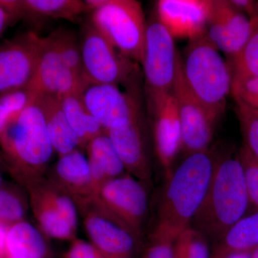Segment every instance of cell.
<instances>
[{
  "label": "cell",
  "instance_id": "obj_8",
  "mask_svg": "<svg viewBox=\"0 0 258 258\" xmlns=\"http://www.w3.org/2000/svg\"><path fill=\"white\" fill-rule=\"evenodd\" d=\"M96 200L139 240L149 209L147 190L143 181L126 173L106 181Z\"/></svg>",
  "mask_w": 258,
  "mask_h": 258
},
{
  "label": "cell",
  "instance_id": "obj_9",
  "mask_svg": "<svg viewBox=\"0 0 258 258\" xmlns=\"http://www.w3.org/2000/svg\"><path fill=\"white\" fill-rule=\"evenodd\" d=\"M90 242L105 258H136L138 239L96 201L77 206Z\"/></svg>",
  "mask_w": 258,
  "mask_h": 258
},
{
  "label": "cell",
  "instance_id": "obj_37",
  "mask_svg": "<svg viewBox=\"0 0 258 258\" xmlns=\"http://www.w3.org/2000/svg\"><path fill=\"white\" fill-rule=\"evenodd\" d=\"M18 21V19L15 18V15L10 13L0 1V38L6 31L7 29Z\"/></svg>",
  "mask_w": 258,
  "mask_h": 258
},
{
  "label": "cell",
  "instance_id": "obj_13",
  "mask_svg": "<svg viewBox=\"0 0 258 258\" xmlns=\"http://www.w3.org/2000/svg\"><path fill=\"white\" fill-rule=\"evenodd\" d=\"M42 41L43 37L29 31L0 42V93L31 82Z\"/></svg>",
  "mask_w": 258,
  "mask_h": 258
},
{
  "label": "cell",
  "instance_id": "obj_28",
  "mask_svg": "<svg viewBox=\"0 0 258 258\" xmlns=\"http://www.w3.org/2000/svg\"><path fill=\"white\" fill-rule=\"evenodd\" d=\"M253 32L242 50L231 60L232 77H258V18L251 20Z\"/></svg>",
  "mask_w": 258,
  "mask_h": 258
},
{
  "label": "cell",
  "instance_id": "obj_27",
  "mask_svg": "<svg viewBox=\"0 0 258 258\" xmlns=\"http://www.w3.org/2000/svg\"><path fill=\"white\" fill-rule=\"evenodd\" d=\"M50 35L64 63L85 80L80 38L69 29L60 28Z\"/></svg>",
  "mask_w": 258,
  "mask_h": 258
},
{
  "label": "cell",
  "instance_id": "obj_1",
  "mask_svg": "<svg viewBox=\"0 0 258 258\" xmlns=\"http://www.w3.org/2000/svg\"><path fill=\"white\" fill-rule=\"evenodd\" d=\"M215 157L209 152L186 156L166 179L151 239L174 242L191 226L211 179Z\"/></svg>",
  "mask_w": 258,
  "mask_h": 258
},
{
  "label": "cell",
  "instance_id": "obj_34",
  "mask_svg": "<svg viewBox=\"0 0 258 258\" xmlns=\"http://www.w3.org/2000/svg\"><path fill=\"white\" fill-rule=\"evenodd\" d=\"M64 258H105L92 243L87 241L75 239L71 242Z\"/></svg>",
  "mask_w": 258,
  "mask_h": 258
},
{
  "label": "cell",
  "instance_id": "obj_15",
  "mask_svg": "<svg viewBox=\"0 0 258 258\" xmlns=\"http://www.w3.org/2000/svg\"><path fill=\"white\" fill-rule=\"evenodd\" d=\"M106 134L126 172L144 183L149 182L152 171L144 136L142 110L132 116L115 120Z\"/></svg>",
  "mask_w": 258,
  "mask_h": 258
},
{
  "label": "cell",
  "instance_id": "obj_12",
  "mask_svg": "<svg viewBox=\"0 0 258 258\" xmlns=\"http://www.w3.org/2000/svg\"><path fill=\"white\" fill-rule=\"evenodd\" d=\"M147 101L153 120L156 154L167 179L181 147V126L175 98L171 91L147 95Z\"/></svg>",
  "mask_w": 258,
  "mask_h": 258
},
{
  "label": "cell",
  "instance_id": "obj_25",
  "mask_svg": "<svg viewBox=\"0 0 258 258\" xmlns=\"http://www.w3.org/2000/svg\"><path fill=\"white\" fill-rule=\"evenodd\" d=\"M83 93H71L60 98L61 106L71 128L79 139L81 149L104 130L88 111L83 101Z\"/></svg>",
  "mask_w": 258,
  "mask_h": 258
},
{
  "label": "cell",
  "instance_id": "obj_43",
  "mask_svg": "<svg viewBox=\"0 0 258 258\" xmlns=\"http://www.w3.org/2000/svg\"><path fill=\"white\" fill-rule=\"evenodd\" d=\"M0 158H1V159H3V160H4V159H3V154H2V152H0Z\"/></svg>",
  "mask_w": 258,
  "mask_h": 258
},
{
  "label": "cell",
  "instance_id": "obj_3",
  "mask_svg": "<svg viewBox=\"0 0 258 258\" xmlns=\"http://www.w3.org/2000/svg\"><path fill=\"white\" fill-rule=\"evenodd\" d=\"M0 147L4 161L23 184L46 174L55 151L36 97L0 135Z\"/></svg>",
  "mask_w": 258,
  "mask_h": 258
},
{
  "label": "cell",
  "instance_id": "obj_32",
  "mask_svg": "<svg viewBox=\"0 0 258 258\" xmlns=\"http://www.w3.org/2000/svg\"><path fill=\"white\" fill-rule=\"evenodd\" d=\"M249 205L258 210V160L242 145L238 152Z\"/></svg>",
  "mask_w": 258,
  "mask_h": 258
},
{
  "label": "cell",
  "instance_id": "obj_10",
  "mask_svg": "<svg viewBox=\"0 0 258 258\" xmlns=\"http://www.w3.org/2000/svg\"><path fill=\"white\" fill-rule=\"evenodd\" d=\"M171 91L175 98L181 123V150L186 156L208 151L216 123L210 118L185 82L181 68V56L179 52Z\"/></svg>",
  "mask_w": 258,
  "mask_h": 258
},
{
  "label": "cell",
  "instance_id": "obj_36",
  "mask_svg": "<svg viewBox=\"0 0 258 258\" xmlns=\"http://www.w3.org/2000/svg\"><path fill=\"white\" fill-rule=\"evenodd\" d=\"M231 4L241 13L247 15L250 20L258 18L254 0H230Z\"/></svg>",
  "mask_w": 258,
  "mask_h": 258
},
{
  "label": "cell",
  "instance_id": "obj_26",
  "mask_svg": "<svg viewBox=\"0 0 258 258\" xmlns=\"http://www.w3.org/2000/svg\"><path fill=\"white\" fill-rule=\"evenodd\" d=\"M36 96L37 93L29 84L0 93V135L20 116Z\"/></svg>",
  "mask_w": 258,
  "mask_h": 258
},
{
  "label": "cell",
  "instance_id": "obj_30",
  "mask_svg": "<svg viewBox=\"0 0 258 258\" xmlns=\"http://www.w3.org/2000/svg\"><path fill=\"white\" fill-rule=\"evenodd\" d=\"M26 200L15 190L0 186V222L23 221L28 210Z\"/></svg>",
  "mask_w": 258,
  "mask_h": 258
},
{
  "label": "cell",
  "instance_id": "obj_11",
  "mask_svg": "<svg viewBox=\"0 0 258 258\" xmlns=\"http://www.w3.org/2000/svg\"><path fill=\"white\" fill-rule=\"evenodd\" d=\"M174 40L157 16L147 23L142 63L146 95L169 92L172 90L178 54Z\"/></svg>",
  "mask_w": 258,
  "mask_h": 258
},
{
  "label": "cell",
  "instance_id": "obj_35",
  "mask_svg": "<svg viewBox=\"0 0 258 258\" xmlns=\"http://www.w3.org/2000/svg\"><path fill=\"white\" fill-rule=\"evenodd\" d=\"M142 258H174V242L151 239Z\"/></svg>",
  "mask_w": 258,
  "mask_h": 258
},
{
  "label": "cell",
  "instance_id": "obj_4",
  "mask_svg": "<svg viewBox=\"0 0 258 258\" xmlns=\"http://www.w3.org/2000/svg\"><path fill=\"white\" fill-rule=\"evenodd\" d=\"M181 68L190 91L217 124L232 88L230 64L204 35L189 41L181 57Z\"/></svg>",
  "mask_w": 258,
  "mask_h": 258
},
{
  "label": "cell",
  "instance_id": "obj_16",
  "mask_svg": "<svg viewBox=\"0 0 258 258\" xmlns=\"http://www.w3.org/2000/svg\"><path fill=\"white\" fill-rule=\"evenodd\" d=\"M29 86L37 94L60 98L83 93L89 85L64 63L50 34L43 37L36 71Z\"/></svg>",
  "mask_w": 258,
  "mask_h": 258
},
{
  "label": "cell",
  "instance_id": "obj_20",
  "mask_svg": "<svg viewBox=\"0 0 258 258\" xmlns=\"http://www.w3.org/2000/svg\"><path fill=\"white\" fill-rule=\"evenodd\" d=\"M18 20L30 23L48 19H64L76 22L90 10L80 0H1Z\"/></svg>",
  "mask_w": 258,
  "mask_h": 258
},
{
  "label": "cell",
  "instance_id": "obj_42",
  "mask_svg": "<svg viewBox=\"0 0 258 258\" xmlns=\"http://www.w3.org/2000/svg\"><path fill=\"white\" fill-rule=\"evenodd\" d=\"M256 10H257V16H258V1H256Z\"/></svg>",
  "mask_w": 258,
  "mask_h": 258
},
{
  "label": "cell",
  "instance_id": "obj_22",
  "mask_svg": "<svg viewBox=\"0 0 258 258\" xmlns=\"http://www.w3.org/2000/svg\"><path fill=\"white\" fill-rule=\"evenodd\" d=\"M88 164L96 196L108 180L126 174V171L111 139L104 132L93 139L86 146Z\"/></svg>",
  "mask_w": 258,
  "mask_h": 258
},
{
  "label": "cell",
  "instance_id": "obj_41",
  "mask_svg": "<svg viewBox=\"0 0 258 258\" xmlns=\"http://www.w3.org/2000/svg\"><path fill=\"white\" fill-rule=\"evenodd\" d=\"M3 161L4 160H3V159H1V158H0V163H1L2 161ZM2 183H3V177H2L1 172H0V186H2Z\"/></svg>",
  "mask_w": 258,
  "mask_h": 258
},
{
  "label": "cell",
  "instance_id": "obj_24",
  "mask_svg": "<svg viewBox=\"0 0 258 258\" xmlns=\"http://www.w3.org/2000/svg\"><path fill=\"white\" fill-rule=\"evenodd\" d=\"M258 247V210L245 215L217 241L210 258H222L234 252H249Z\"/></svg>",
  "mask_w": 258,
  "mask_h": 258
},
{
  "label": "cell",
  "instance_id": "obj_33",
  "mask_svg": "<svg viewBox=\"0 0 258 258\" xmlns=\"http://www.w3.org/2000/svg\"><path fill=\"white\" fill-rule=\"evenodd\" d=\"M231 93L236 103L258 111V77H232Z\"/></svg>",
  "mask_w": 258,
  "mask_h": 258
},
{
  "label": "cell",
  "instance_id": "obj_21",
  "mask_svg": "<svg viewBox=\"0 0 258 258\" xmlns=\"http://www.w3.org/2000/svg\"><path fill=\"white\" fill-rule=\"evenodd\" d=\"M36 101L43 115L51 144L59 157L77 149L82 151L79 139L64 115L60 98L37 94Z\"/></svg>",
  "mask_w": 258,
  "mask_h": 258
},
{
  "label": "cell",
  "instance_id": "obj_14",
  "mask_svg": "<svg viewBox=\"0 0 258 258\" xmlns=\"http://www.w3.org/2000/svg\"><path fill=\"white\" fill-rule=\"evenodd\" d=\"M253 24L230 0H210L205 36L217 50L232 60L248 41Z\"/></svg>",
  "mask_w": 258,
  "mask_h": 258
},
{
  "label": "cell",
  "instance_id": "obj_6",
  "mask_svg": "<svg viewBox=\"0 0 258 258\" xmlns=\"http://www.w3.org/2000/svg\"><path fill=\"white\" fill-rule=\"evenodd\" d=\"M39 230L59 240L76 239L79 211L72 198L47 174L24 184Z\"/></svg>",
  "mask_w": 258,
  "mask_h": 258
},
{
  "label": "cell",
  "instance_id": "obj_39",
  "mask_svg": "<svg viewBox=\"0 0 258 258\" xmlns=\"http://www.w3.org/2000/svg\"><path fill=\"white\" fill-rule=\"evenodd\" d=\"M222 258H251V257L249 252H240L227 254L225 257Z\"/></svg>",
  "mask_w": 258,
  "mask_h": 258
},
{
  "label": "cell",
  "instance_id": "obj_23",
  "mask_svg": "<svg viewBox=\"0 0 258 258\" xmlns=\"http://www.w3.org/2000/svg\"><path fill=\"white\" fill-rule=\"evenodd\" d=\"M44 234L29 222H17L8 229L6 258H45L47 246Z\"/></svg>",
  "mask_w": 258,
  "mask_h": 258
},
{
  "label": "cell",
  "instance_id": "obj_5",
  "mask_svg": "<svg viewBox=\"0 0 258 258\" xmlns=\"http://www.w3.org/2000/svg\"><path fill=\"white\" fill-rule=\"evenodd\" d=\"M90 21L122 55L143 63L147 23L140 2L102 0Z\"/></svg>",
  "mask_w": 258,
  "mask_h": 258
},
{
  "label": "cell",
  "instance_id": "obj_29",
  "mask_svg": "<svg viewBox=\"0 0 258 258\" xmlns=\"http://www.w3.org/2000/svg\"><path fill=\"white\" fill-rule=\"evenodd\" d=\"M174 258H210L206 237L190 226L174 242Z\"/></svg>",
  "mask_w": 258,
  "mask_h": 258
},
{
  "label": "cell",
  "instance_id": "obj_17",
  "mask_svg": "<svg viewBox=\"0 0 258 258\" xmlns=\"http://www.w3.org/2000/svg\"><path fill=\"white\" fill-rule=\"evenodd\" d=\"M210 0H159L156 16L173 38L189 41L206 31Z\"/></svg>",
  "mask_w": 258,
  "mask_h": 258
},
{
  "label": "cell",
  "instance_id": "obj_40",
  "mask_svg": "<svg viewBox=\"0 0 258 258\" xmlns=\"http://www.w3.org/2000/svg\"><path fill=\"white\" fill-rule=\"evenodd\" d=\"M251 258H258V247L249 252Z\"/></svg>",
  "mask_w": 258,
  "mask_h": 258
},
{
  "label": "cell",
  "instance_id": "obj_18",
  "mask_svg": "<svg viewBox=\"0 0 258 258\" xmlns=\"http://www.w3.org/2000/svg\"><path fill=\"white\" fill-rule=\"evenodd\" d=\"M134 89L122 92L115 85L91 84L83 93V99L88 111L106 133L115 120L142 111L139 93Z\"/></svg>",
  "mask_w": 258,
  "mask_h": 258
},
{
  "label": "cell",
  "instance_id": "obj_38",
  "mask_svg": "<svg viewBox=\"0 0 258 258\" xmlns=\"http://www.w3.org/2000/svg\"><path fill=\"white\" fill-rule=\"evenodd\" d=\"M8 229L7 224L0 222V258L5 257L6 254L7 237Z\"/></svg>",
  "mask_w": 258,
  "mask_h": 258
},
{
  "label": "cell",
  "instance_id": "obj_2",
  "mask_svg": "<svg viewBox=\"0 0 258 258\" xmlns=\"http://www.w3.org/2000/svg\"><path fill=\"white\" fill-rule=\"evenodd\" d=\"M249 206L238 153H225L215 158L210 184L192 227L217 242L245 216Z\"/></svg>",
  "mask_w": 258,
  "mask_h": 258
},
{
  "label": "cell",
  "instance_id": "obj_31",
  "mask_svg": "<svg viewBox=\"0 0 258 258\" xmlns=\"http://www.w3.org/2000/svg\"><path fill=\"white\" fill-rule=\"evenodd\" d=\"M236 113L244 139L243 146L258 160V111L236 103Z\"/></svg>",
  "mask_w": 258,
  "mask_h": 258
},
{
  "label": "cell",
  "instance_id": "obj_19",
  "mask_svg": "<svg viewBox=\"0 0 258 258\" xmlns=\"http://www.w3.org/2000/svg\"><path fill=\"white\" fill-rule=\"evenodd\" d=\"M47 175L72 198L76 206L96 197L87 157L80 149L59 157Z\"/></svg>",
  "mask_w": 258,
  "mask_h": 258
},
{
  "label": "cell",
  "instance_id": "obj_7",
  "mask_svg": "<svg viewBox=\"0 0 258 258\" xmlns=\"http://www.w3.org/2000/svg\"><path fill=\"white\" fill-rule=\"evenodd\" d=\"M80 43L83 74L88 85L118 86L133 81L138 64L118 52L91 21L83 25Z\"/></svg>",
  "mask_w": 258,
  "mask_h": 258
}]
</instances>
